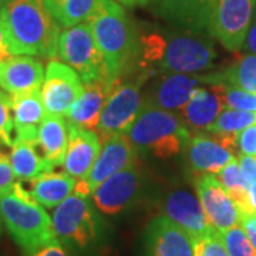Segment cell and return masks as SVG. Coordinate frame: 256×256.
I'll return each mask as SVG.
<instances>
[{
    "instance_id": "6da1fadb",
    "label": "cell",
    "mask_w": 256,
    "mask_h": 256,
    "mask_svg": "<svg viewBox=\"0 0 256 256\" xmlns=\"http://www.w3.org/2000/svg\"><path fill=\"white\" fill-rule=\"evenodd\" d=\"M206 33L185 28L150 26L140 28L137 73L148 77L158 74H195L210 70L216 50Z\"/></svg>"
},
{
    "instance_id": "7a4b0ae2",
    "label": "cell",
    "mask_w": 256,
    "mask_h": 256,
    "mask_svg": "<svg viewBox=\"0 0 256 256\" xmlns=\"http://www.w3.org/2000/svg\"><path fill=\"white\" fill-rule=\"evenodd\" d=\"M0 24L12 56H58L62 30L44 0H10L0 9Z\"/></svg>"
},
{
    "instance_id": "3957f363",
    "label": "cell",
    "mask_w": 256,
    "mask_h": 256,
    "mask_svg": "<svg viewBox=\"0 0 256 256\" xmlns=\"http://www.w3.org/2000/svg\"><path fill=\"white\" fill-rule=\"evenodd\" d=\"M100 48L106 78L114 82L138 72L140 28L116 0H100L86 20Z\"/></svg>"
},
{
    "instance_id": "277c9868",
    "label": "cell",
    "mask_w": 256,
    "mask_h": 256,
    "mask_svg": "<svg viewBox=\"0 0 256 256\" xmlns=\"http://www.w3.org/2000/svg\"><path fill=\"white\" fill-rule=\"evenodd\" d=\"M0 218L26 256L48 245L60 244L50 215L44 206L28 195L20 181L16 182L13 191L0 196Z\"/></svg>"
},
{
    "instance_id": "5b68a950",
    "label": "cell",
    "mask_w": 256,
    "mask_h": 256,
    "mask_svg": "<svg viewBox=\"0 0 256 256\" xmlns=\"http://www.w3.org/2000/svg\"><path fill=\"white\" fill-rule=\"evenodd\" d=\"M126 136L137 152H146L158 160L180 156L192 138L180 114L146 104Z\"/></svg>"
},
{
    "instance_id": "8992f818",
    "label": "cell",
    "mask_w": 256,
    "mask_h": 256,
    "mask_svg": "<svg viewBox=\"0 0 256 256\" xmlns=\"http://www.w3.org/2000/svg\"><path fill=\"white\" fill-rule=\"evenodd\" d=\"M146 80V76L140 73L114 80L96 128L101 142L112 136L127 132L144 106L142 86Z\"/></svg>"
},
{
    "instance_id": "52a82bcc",
    "label": "cell",
    "mask_w": 256,
    "mask_h": 256,
    "mask_svg": "<svg viewBox=\"0 0 256 256\" xmlns=\"http://www.w3.org/2000/svg\"><path fill=\"white\" fill-rule=\"evenodd\" d=\"M58 57L77 72L84 84L106 78L102 54L87 22L66 28L60 33Z\"/></svg>"
},
{
    "instance_id": "ba28073f",
    "label": "cell",
    "mask_w": 256,
    "mask_h": 256,
    "mask_svg": "<svg viewBox=\"0 0 256 256\" xmlns=\"http://www.w3.org/2000/svg\"><path fill=\"white\" fill-rule=\"evenodd\" d=\"M255 9L256 0H212L210 36L232 53L242 50Z\"/></svg>"
},
{
    "instance_id": "9c48e42d",
    "label": "cell",
    "mask_w": 256,
    "mask_h": 256,
    "mask_svg": "<svg viewBox=\"0 0 256 256\" xmlns=\"http://www.w3.org/2000/svg\"><path fill=\"white\" fill-rule=\"evenodd\" d=\"M52 220L60 244L86 248L97 236V216L87 196L73 192L57 205Z\"/></svg>"
},
{
    "instance_id": "30bf717a",
    "label": "cell",
    "mask_w": 256,
    "mask_h": 256,
    "mask_svg": "<svg viewBox=\"0 0 256 256\" xmlns=\"http://www.w3.org/2000/svg\"><path fill=\"white\" fill-rule=\"evenodd\" d=\"M82 92L84 82L74 68L54 58L48 62L40 88L46 116H67Z\"/></svg>"
},
{
    "instance_id": "8fae6325",
    "label": "cell",
    "mask_w": 256,
    "mask_h": 256,
    "mask_svg": "<svg viewBox=\"0 0 256 256\" xmlns=\"http://www.w3.org/2000/svg\"><path fill=\"white\" fill-rule=\"evenodd\" d=\"M137 150L126 134H118L101 142L100 154L84 180L76 184L74 192L82 196H90L111 175L127 168L137 161Z\"/></svg>"
},
{
    "instance_id": "7c38bea8",
    "label": "cell",
    "mask_w": 256,
    "mask_h": 256,
    "mask_svg": "<svg viewBox=\"0 0 256 256\" xmlns=\"http://www.w3.org/2000/svg\"><path fill=\"white\" fill-rule=\"evenodd\" d=\"M201 86H208V74H158L148 84L144 104L166 111H181Z\"/></svg>"
},
{
    "instance_id": "4fadbf2b",
    "label": "cell",
    "mask_w": 256,
    "mask_h": 256,
    "mask_svg": "<svg viewBox=\"0 0 256 256\" xmlns=\"http://www.w3.org/2000/svg\"><path fill=\"white\" fill-rule=\"evenodd\" d=\"M142 186V172L137 161L107 178L92 194L94 205L107 215H117L137 201Z\"/></svg>"
},
{
    "instance_id": "5bb4252c",
    "label": "cell",
    "mask_w": 256,
    "mask_h": 256,
    "mask_svg": "<svg viewBox=\"0 0 256 256\" xmlns=\"http://www.w3.org/2000/svg\"><path fill=\"white\" fill-rule=\"evenodd\" d=\"M195 192L210 226L216 232L220 234L238 225L240 220L238 206L215 175L196 174Z\"/></svg>"
},
{
    "instance_id": "9a60e30c",
    "label": "cell",
    "mask_w": 256,
    "mask_h": 256,
    "mask_svg": "<svg viewBox=\"0 0 256 256\" xmlns=\"http://www.w3.org/2000/svg\"><path fill=\"white\" fill-rule=\"evenodd\" d=\"M236 138L196 134L186 146L188 165L195 174H218L235 156Z\"/></svg>"
},
{
    "instance_id": "2e32d148",
    "label": "cell",
    "mask_w": 256,
    "mask_h": 256,
    "mask_svg": "<svg viewBox=\"0 0 256 256\" xmlns=\"http://www.w3.org/2000/svg\"><path fill=\"white\" fill-rule=\"evenodd\" d=\"M164 215L182 228L194 240L215 232L210 226L196 192L186 188H175L170 192L162 205Z\"/></svg>"
},
{
    "instance_id": "e0dca14e",
    "label": "cell",
    "mask_w": 256,
    "mask_h": 256,
    "mask_svg": "<svg viewBox=\"0 0 256 256\" xmlns=\"http://www.w3.org/2000/svg\"><path fill=\"white\" fill-rule=\"evenodd\" d=\"M146 6L170 26L210 34L212 0H150Z\"/></svg>"
},
{
    "instance_id": "ac0fdd59",
    "label": "cell",
    "mask_w": 256,
    "mask_h": 256,
    "mask_svg": "<svg viewBox=\"0 0 256 256\" xmlns=\"http://www.w3.org/2000/svg\"><path fill=\"white\" fill-rule=\"evenodd\" d=\"M44 66L34 56H9L0 62V88L10 96L40 90Z\"/></svg>"
},
{
    "instance_id": "d6986e66",
    "label": "cell",
    "mask_w": 256,
    "mask_h": 256,
    "mask_svg": "<svg viewBox=\"0 0 256 256\" xmlns=\"http://www.w3.org/2000/svg\"><path fill=\"white\" fill-rule=\"evenodd\" d=\"M100 150L101 140L96 131L68 124V146L62 165L63 171L76 181L84 180L96 162Z\"/></svg>"
},
{
    "instance_id": "ffe728a7",
    "label": "cell",
    "mask_w": 256,
    "mask_h": 256,
    "mask_svg": "<svg viewBox=\"0 0 256 256\" xmlns=\"http://www.w3.org/2000/svg\"><path fill=\"white\" fill-rule=\"evenodd\" d=\"M146 234V256H195L194 239L165 215L151 220Z\"/></svg>"
},
{
    "instance_id": "44dd1931",
    "label": "cell",
    "mask_w": 256,
    "mask_h": 256,
    "mask_svg": "<svg viewBox=\"0 0 256 256\" xmlns=\"http://www.w3.org/2000/svg\"><path fill=\"white\" fill-rule=\"evenodd\" d=\"M114 82L100 78L97 82L84 84V92L74 101L67 112V122L76 127L87 128L96 131L98 126L101 111L108 98Z\"/></svg>"
},
{
    "instance_id": "7402d4cb",
    "label": "cell",
    "mask_w": 256,
    "mask_h": 256,
    "mask_svg": "<svg viewBox=\"0 0 256 256\" xmlns=\"http://www.w3.org/2000/svg\"><path fill=\"white\" fill-rule=\"evenodd\" d=\"M14 141H34L38 127L46 117L40 90L12 96Z\"/></svg>"
},
{
    "instance_id": "603a6c76",
    "label": "cell",
    "mask_w": 256,
    "mask_h": 256,
    "mask_svg": "<svg viewBox=\"0 0 256 256\" xmlns=\"http://www.w3.org/2000/svg\"><path fill=\"white\" fill-rule=\"evenodd\" d=\"M225 108L220 96L212 86H201L181 110V118L190 131H206Z\"/></svg>"
},
{
    "instance_id": "cb8c5ba5",
    "label": "cell",
    "mask_w": 256,
    "mask_h": 256,
    "mask_svg": "<svg viewBox=\"0 0 256 256\" xmlns=\"http://www.w3.org/2000/svg\"><path fill=\"white\" fill-rule=\"evenodd\" d=\"M28 195L44 208H56L74 192L77 181L64 171H48L30 181H20Z\"/></svg>"
},
{
    "instance_id": "d4e9b609",
    "label": "cell",
    "mask_w": 256,
    "mask_h": 256,
    "mask_svg": "<svg viewBox=\"0 0 256 256\" xmlns=\"http://www.w3.org/2000/svg\"><path fill=\"white\" fill-rule=\"evenodd\" d=\"M37 144L54 170L62 166L68 146V124L64 117L46 116L38 127Z\"/></svg>"
},
{
    "instance_id": "484cf974",
    "label": "cell",
    "mask_w": 256,
    "mask_h": 256,
    "mask_svg": "<svg viewBox=\"0 0 256 256\" xmlns=\"http://www.w3.org/2000/svg\"><path fill=\"white\" fill-rule=\"evenodd\" d=\"M10 162L18 181H30L54 168L47 161L34 141H14L10 152Z\"/></svg>"
},
{
    "instance_id": "4316f807",
    "label": "cell",
    "mask_w": 256,
    "mask_h": 256,
    "mask_svg": "<svg viewBox=\"0 0 256 256\" xmlns=\"http://www.w3.org/2000/svg\"><path fill=\"white\" fill-rule=\"evenodd\" d=\"M220 82L256 94V54H240L226 68L208 73V86Z\"/></svg>"
},
{
    "instance_id": "83f0119b",
    "label": "cell",
    "mask_w": 256,
    "mask_h": 256,
    "mask_svg": "<svg viewBox=\"0 0 256 256\" xmlns=\"http://www.w3.org/2000/svg\"><path fill=\"white\" fill-rule=\"evenodd\" d=\"M100 0H44V4L60 26L72 28L86 22Z\"/></svg>"
},
{
    "instance_id": "f1b7e54d",
    "label": "cell",
    "mask_w": 256,
    "mask_h": 256,
    "mask_svg": "<svg viewBox=\"0 0 256 256\" xmlns=\"http://www.w3.org/2000/svg\"><path fill=\"white\" fill-rule=\"evenodd\" d=\"M216 175H218L216 178L224 185V188L228 191L230 198L236 204L239 214L240 215L250 214L249 202H248V186L249 185L240 171L238 158H234L232 161H229Z\"/></svg>"
},
{
    "instance_id": "f546056e",
    "label": "cell",
    "mask_w": 256,
    "mask_h": 256,
    "mask_svg": "<svg viewBox=\"0 0 256 256\" xmlns=\"http://www.w3.org/2000/svg\"><path fill=\"white\" fill-rule=\"evenodd\" d=\"M254 124H256V111L235 110L225 107L206 131L212 136L236 137L242 130Z\"/></svg>"
},
{
    "instance_id": "4dcf8cb0",
    "label": "cell",
    "mask_w": 256,
    "mask_h": 256,
    "mask_svg": "<svg viewBox=\"0 0 256 256\" xmlns=\"http://www.w3.org/2000/svg\"><path fill=\"white\" fill-rule=\"evenodd\" d=\"M212 87L218 92L225 107L235 108V110L256 111V94L232 87L228 84H222V82L215 84Z\"/></svg>"
},
{
    "instance_id": "1f68e13d",
    "label": "cell",
    "mask_w": 256,
    "mask_h": 256,
    "mask_svg": "<svg viewBox=\"0 0 256 256\" xmlns=\"http://www.w3.org/2000/svg\"><path fill=\"white\" fill-rule=\"evenodd\" d=\"M220 238L226 248L229 256H256L252 244L249 242L246 234L239 225L220 232Z\"/></svg>"
},
{
    "instance_id": "d6a6232c",
    "label": "cell",
    "mask_w": 256,
    "mask_h": 256,
    "mask_svg": "<svg viewBox=\"0 0 256 256\" xmlns=\"http://www.w3.org/2000/svg\"><path fill=\"white\" fill-rule=\"evenodd\" d=\"M0 142L12 146L14 142V124L12 112V96L0 88Z\"/></svg>"
},
{
    "instance_id": "836d02e7",
    "label": "cell",
    "mask_w": 256,
    "mask_h": 256,
    "mask_svg": "<svg viewBox=\"0 0 256 256\" xmlns=\"http://www.w3.org/2000/svg\"><path fill=\"white\" fill-rule=\"evenodd\" d=\"M194 255L195 256H229L220 232H212L204 238L194 240Z\"/></svg>"
},
{
    "instance_id": "e575fe53",
    "label": "cell",
    "mask_w": 256,
    "mask_h": 256,
    "mask_svg": "<svg viewBox=\"0 0 256 256\" xmlns=\"http://www.w3.org/2000/svg\"><path fill=\"white\" fill-rule=\"evenodd\" d=\"M16 175L12 168L9 156H6L3 152H0V196L6 195L13 191L16 185Z\"/></svg>"
},
{
    "instance_id": "d590c367",
    "label": "cell",
    "mask_w": 256,
    "mask_h": 256,
    "mask_svg": "<svg viewBox=\"0 0 256 256\" xmlns=\"http://www.w3.org/2000/svg\"><path fill=\"white\" fill-rule=\"evenodd\" d=\"M236 148L242 156H256V124L242 130L236 136Z\"/></svg>"
},
{
    "instance_id": "8d00e7d4",
    "label": "cell",
    "mask_w": 256,
    "mask_h": 256,
    "mask_svg": "<svg viewBox=\"0 0 256 256\" xmlns=\"http://www.w3.org/2000/svg\"><path fill=\"white\" fill-rule=\"evenodd\" d=\"M240 171L246 180L248 185L256 184V156H239L238 158Z\"/></svg>"
},
{
    "instance_id": "74e56055",
    "label": "cell",
    "mask_w": 256,
    "mask_h": 256,
    "mask_svg": "<svg viewBox=\"0 0 256 256\" xmlns=\"http://www.w3.org/2000/svg\"><path fill=\"white\" fill-rule=\"evenodd\" d=\"M240 228L244 229V232L246 234L249 242L252 244V246L256 252V215L255 214H245L240 215Z\"/></svg>"
},
{
    "instance_id": "f35d334b",
    "label": "cell",
    "mask_w": 256,
    "mask_h": 256,
    "mask_svg": "<svg viewBox=\"0 0 256 256\" xmlns=\"http://www.w3.org/2000/svg\"><path fill=\"white\" fill-rule=\"evenodd\" d=\"M30 256H72L63 246L62 244H54V245H48V246L43 248L40 250L34 252Z\"/></svg>"
},
{
    "instance_id": "ab89813d",
    "label": "cell",
    "mask_w": 256,
    "mask_h": 256,
    "mask_svg": "<svg viewBox=\"0 0 256 256\" xmlns=\"http://www.w3.org/2000/svg\"><path fill=\"white\" fill-rule=\"evenodd\" d=\"M244 47L246 48L249 53L256 54V22H252L250 28L248 30L246 38H245V44Z\"/></svg>"
},
{
    "instance_id": "60d3db41",
    "label": "cell",
    "mask_w": 256,
    "mask_h": 256,
    "mask_svg": "<svg viewBox=\"0 0 256 256\" xmlns=\"http://www.w3.org/2000/svg\"><path fill=\"white\" fill-rule=\"evenodd\" d=\"M248 202H249V212L256 215V184H250L248 186Z\"/></svg>"
},
{
    "instance_id": "b9f144b4",
    "label": "cell",
    "mask_w": 256,
    "mask_h": 256,
    "mask_svg": "<svg viewBox=\"0 0 256 256\" xmlns=\"http://www.w3.org/2000/svg\"><path fill=\"white\" fill-rule=\"evenodd\" d=\"M10 54L9 48H8V44H6V38H4V33H3V28H2V24H0V62L8 58Z\"/></svg>"
},
{
    "instance_id": "7bdbcfd3",
    "label": "cell",
    "mask_w": 256,
    "mask_h": 256,
    "mask_svg": "<svg viewBox=\"0 0 256 256\" xmlns=\"http://www.w3.org/2000/svg\"><path fill=\"white\" fill-rule=\"evenodd\" d=\"M120 4H124L128 8H134V6H146L150 3V0H116Z\"/></svg>"
},
{
    "instance_id": "ee69618b",
    "label": "cell",
    "mask_w": 256,
    "mask_h": 256,
    "mask_svg": "<svg viewBox=\"0 0 256 256\" xmlns=\"http://www.w3.org/2000/svg\"><path fill=\"white\" fill-rule=\"evenodd\" d=\"M10 0H0V9H2V8H3V6H4V4H6V3H9Z\"/></svg>"
},
{
    "instance_id": "f6af8a7d",
    "label": "cell",
    "mask_w": 256,
    "mask_h": 256,
    "mask_svg": "<svg viewBox=\"0 0 256 256\" xmlns=\"http://www.w3.org/2000/svg\"><path fill=\"white\" fill-rule=\"evenodd\" d=\"M2 230H3V222H2V218H0V235H2Z\"/></svg>"
},
{
    "instance_id": "bcb514c9",
    "label": "cell",
    "mask_w": 256,
    "mask_h": 256,
    "mask_svg": "<svg viewBox=\"0 0 256 256\" xmlns=\"http://www.w3.org/2000/svg\"><path fill=\"white\" fill-rule=\"evenodd\" d=\"M254 22H256V9H255V14H254Z\"/></svg>"
}]
</instances>
